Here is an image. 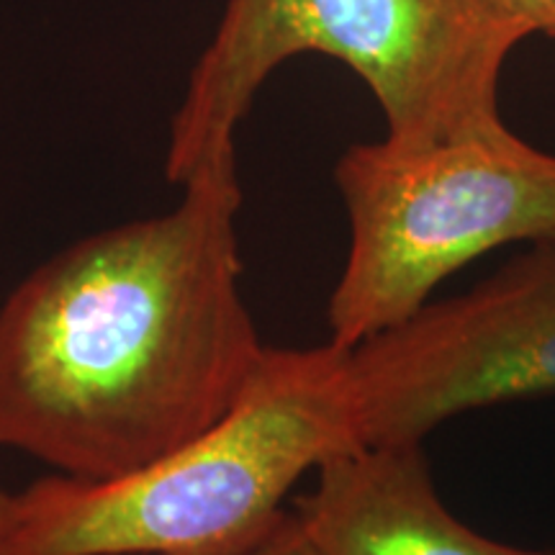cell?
Instances as JSON below:
<instances>
[{
	"instance_id": "obj_1",
	"label": "cell",
	"mask_w": 555,
	"mask_h": 555,
	"mask_svg": "<svg viewBox=\"0 0 555 555\" xmlns=\"http://www.w3.org/2000/svg\"><path fill=\"white\" fill-rule=\"evenodd\" d=\"M170 211L88 234L0 304V448L116 481L217 422L258 367L242 296L237 163Z\"/></svg>"
},
{
	"instance_id": "obj_2",
	"label": "cell",
	"mask_w": 555,
	"mask_h": 555,
	"mask_svg": "<svg viewBox=\"0 0 555 555\" xmlns=\"http://www.w3.org/2000/svg\"><path fill=\"white\" fill-rule=\"evenodd\" d=\"M360 446L350 347H266L234 404L163 461L16 494L13 555H234L286 509L298 478Z\"/></svg>"
},
{
	"instance_id": "obj_3",
	"label": "cell",
	"mask_w": 555,
	"mask_h": 555,
	"mask_svg": "<svg viewBox=\"0 0 555 555\" xmlns=\"http://www.w3.org/2000/svg\"><path fill=\"white\" fill-rule=\"evenodd\" d=\"M525 39L489 0H227L170 121L165 176L183 185L237 163L234 134L255 95L298 54L350 67L401 147L499 127L504 62Z\"/></svg>"
},
{
	"instance_id": "obj_4",
	"label": "cell",
	"mask_w": 555,
	"mask_h": 555,
	"mask_svg": "<svg viewBox=\"0 0 555 555\" xmlns=\"http://www.w3.org/2000/svg\"><path fill=\"white\" fill-rule=\"evenodd\" d=\"M335 183L350 249L327 324L343 347L404 322L494 247L555 237V155L506 124L425 147L352 144Z\"/></svg>"
},
{
	"instance_id": "obj_5",
	"label": "cell",
	"mask_w": 555,
	"mask_h": 555,
	"mask_svg": "<svg viewBox=\"0 0 555 555\" xmlns=\"http://www.w3.org/2000/svg\"><path fill=\"white\" fill-rule=\"evenodd\" d=\"M350 378L363 446L422 442L468 409L555 393V237L350 347Z\"/></svg>"
},
{
	"instance_id": "obj_6",
	"label": "cell",
	"mask_w": 555,
	"mask_h": 555,
	"mask_svg": "<svg viewBox=\"0 0 555 555\" xmlns=\"http://www.w3.org/2000/svg\"><path fill=\"white\" fill-rule=\"evenodd\" d=\"M317 476L296 504L317 555H555L499 543L450 515L422 442L345 450Z\"/></svg>"
},
{
	"instance_id": "obj_7",
	"label": "cell",
	"mask_w": 555,
	"mask_h": 555,
	"mask_svg": "<svg viewBox=\"0 0 555 555\" xmlns=\"http://www.w3.org/2000/svg\"><path fill=\"white\" fill-rule=\"evenodd\" d=\"M234 555H317L298 512L283 509L262 535Z\"/></svg>"
},
{
	"instance_id": "obj_8",
	"label": "cell",
	"mask_w": 555,
	"mask_h": 555,
	"mask_svg": "<svg viewBox=\"0 0 555 555\" xmlns=\"http://www.w3.org/2000/svg\"><path fill=\"white\" fill-rule=\"evenodd\" d=\"M525 37H555V0H489Z\"/></svg>"
},
{
	"instance_id": "obj_9",
	"label": "cell",
	"mask_w": 555,
	"mask_h": 555,
	"mask_svg": "<svg viewBox=\"0 0 555 555\" xmlns=\"http://www.w3.org/2000/svg\"><path fill=\"white\" fill-rule=\"evenodd\" d=\"M13 530H16V494H9L0 483V555H13Z\"/></svg>"
}]
</instances>
